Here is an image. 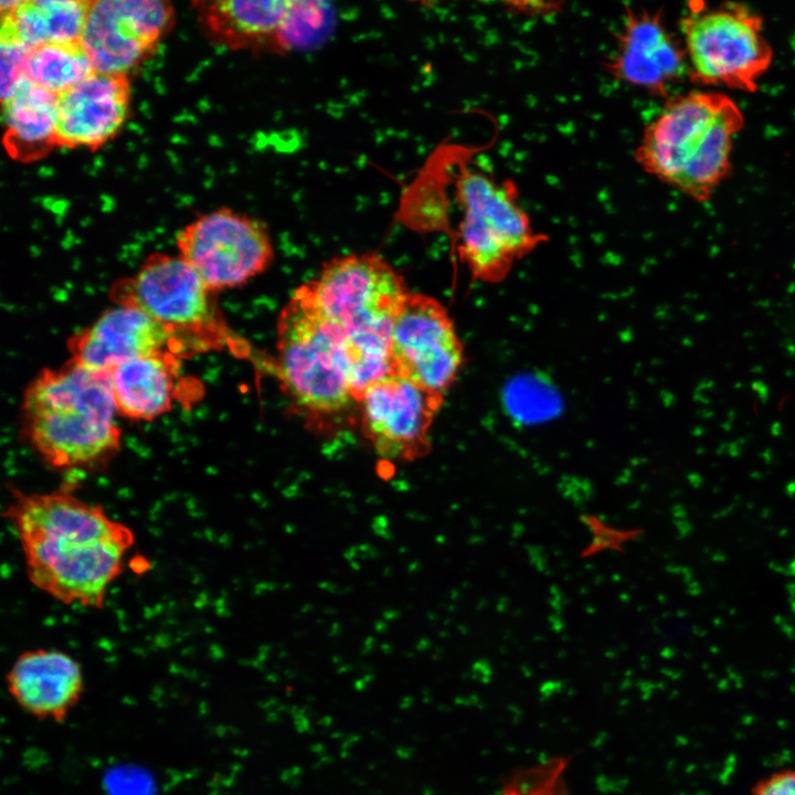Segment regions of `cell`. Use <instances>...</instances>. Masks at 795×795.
Listing matches in <instances>:
<instances>
[{"label": "cell", "instance_id": "7c38bea8", "mask_svg": "<svg viewBox=\"0 0 795 795\" xmlns=\"http://www.w3.org/2000/svg\"><path fill=\"white\" fill-rule=\"evenodd\" d=\"M174 19L168 1H89L81 44L95 72L127 75L155 52Z\"/></svg>", "mask_w": 795, "mask_h": 795}, {"label": "cell", "instance_id": "6da1fadb", "mask_svg": "<svg viewBox=\"0 0 795 795\" xmlns=\"http://www.w3.org/2000/svg\"><path fill=\"white\" fill-rule=\"evenodd\" d=\"M73 480L46 492L10 486L4 511L31 583L66 605L103 608L135 543L132 530L74 494Z\"/></svg>", "mask_w": 795, "mask_h": 795}, {"label": "cell", "instance_id": "277c9868", "mask_svg": "<svg viewBox=\"0 0 795 795\" xmlns=\"http://www.w3.org/2000/svg\"><path fill=\"white\" fill-rule=\"evenodd\" d=\"M307 285L347 339L352 377L368 383L388 374L392 326L410 293L395 269L373 252L342 255Z\"/></svg>", "mask_w": 795, "mask_h": 795}, {"label": "cell", "instance_id": "4316f807", "mask_svg": "<svg viewBox=\"0 0 795 795\" xmlns=\"http://www.w3.org/2000/svg\"><path fill=\"white\" fill-rule=\"evenodd\" d=\"M693 399H695V401H697V402L700 403V404H703V405L710 404V399H709L706 394H703L702 392L696 391V392H695V395H693Z\"/></svg>", "mask_w": 795, "mask_h": 795}, {"label": "cell", "instance_id": "ba28073f", "mask_svg": "<svg viewBox=\"0 0 795 795\" xmlns=\"http://www.w3.org/2000/svg\"><path fill=\"white\" fill-rule=\"evenodd\" d=\"M176 243L212 293L246 284L274 259L266 224L231 208L199 215L178 232Z\"/></svg>", "mask_w": 795, "mask_h": 795}, {"label": "cell", "instance_id": "83f0119b", "mask_svg": "<svg viewBox=\"0 0 795 795\" xmlns=\"http://www.w3.org/2000/svg\"><path fill=\"white\" fill-rule=\"evenodd\" d=\"M698 415L702 418H710L714 415V412L709 407H703L698 411Z\"/></svg>", "mask_w": 795, "mask_h": 795}, {"label": "cell", "instance_id": "7402d4cb", "mask_svg": "<svg viewBox=\"0 0 795 795\" xmlns=\"http://www.w3.org/2000/svg\"><path fill=\"white\" fill-rule=\"evenodd\" d=\"M31 51V49L20 42L1 39L0 88L2 103L9 99L19 85L28 78L26 72Z\"/></svg>", "mask_w": 795, "mask_h": 795}, {"label": "cell", "instance_id": "44dd1931", "mask_svg": "<svg viewBox=\"0 0 795 795\" xmlns=\"http://www.w3.org/2000/svg\"><path fill=\"white\" fill-rule=\"evenodd\" d=\"M94 72L80 41L50 43L32 50L26 76L38 86L61 95Z\"/></svg>", "mask_w": 795, "mask_h": 795}, {"label": "cell", "instance_id": "1f68e13d", "mask_svg": "<svg viewBox=\"0 0 795 795\" xmlns=\"http://www.w3.org/2000/svg\"><path fill=\"white\" fill-rule=\"evenodd\" d=\"M751 371H752L753 373H762V372L764 371V369H763L762 365L756 364V365H754V367L751 369Z\"/></svg>", "mask_w": 795, "mask_h": 795}, {"label": "cell", "instance_id": "484cf974", "mask_svg": "<svg viewBox=\"0 0 795 795\" xmlns=\"http://www.w3.org/2000/svg\"><path fill=\"white\" fill-rule=\"evenodd\" d=\"M782 347L789 357H795V343L788 339L782 341Z\"/></svg>", "mask_w": 795, "mask_h": 795}, {"label": "cell", "instance_id": "4fadbf2b", "mask_svg": "<svg viewBox=\"0 0 795 795\" xmlns=\"http://www.w3.org/2000/svg\"><path fill=\"white\" fill-rule=\"evenodd\" d=\"M444 395L396 374L371 383L359 402L362 431L379 456L415 459L430 451L428 432Z\"/></svg>", "mask_w": 795, "mask_h": 795}, {"label": "cell", "instance_id": "8992f818", "mask_svg": "<svg viewBox=\"0 0 795 795\" xmlns=\"http://www.w3.org/2000/svg\"><path fill=\"white\" fill-rule=\"evenodd\" d=\"M455 197L462 210L457 251L476 280L500 283L517 261L547 241L519 204L511 180L498 181L481 170L462 167Z\"/></svg>", "mask_w": 795, "mask_h": 795}, {"label": "cell", "instance_id": "9c48e42d", "mask_svg": "<svg viewBox=\"0 0 795 795\" xmlns=\"http://www.w3.org/2000/svg\"><path fill=\"white\" fill-rule=\"evenodd\" d=\"M113 294L118 305L141 310L180 341L211 344L210 337L221 329L212 292L179 255H149L132 277L115 284Z\"/></svg>", "mask_w": 795, "mask_h": 795}, {"label": "cell", "instance_id": "7a4b0ae2", "mask_svg": "<svg viewBox=\"0 0 795 795\" xmlns=\"http://www.w3.org/2000/svg\"><path fill=\"white\" fill-rule=\"evenodd\" d=\"M110 375L73 360L45 369L28 385L22 434L51 468L62 473L104 468L120 448Z\"/></svg>", "mask_w": 795, "mask_h": 795}, {"label": "cell", "instance_id": "52a82bcc", "mask_svg": "<svg viewBox=\"0 0 795 795\" xmlns=\"http://www.w3.org/2000/svg\"><path fill=\"white\" fill-rule=\"evenodd\" d=\"M680 33L689 78L698 85L754 93L773 62L763 19L743 3L690 2Z\"/></svg>", "mask_w": 795, "mask_h": 795}, {"label": "cell", "instance_id": "f546056e", "mask_svg": "<svg viewBox=\"0 0 795 795\" xmlns=\"http://www.w3.org/2000/svg\"><path fill=\"white\" fill-rule=\"evenodd\" d=\"M755 306L763 308V309H768L771 306V301L767 299L759 300L757 303H755Z\"/></svg>", "mask_w": 795, "mask_h": 795}, {"label": "cell", "instance_id": "836d02e7", "mask_svg": "<svg viewBox=\"0 0 795 795\" xmlns=\"http://www.w3.org/2000/svg\"><path fill=\"white\" fill-rule=\"evenodd\" d=\"M743 386H744V385H743L742 382H736V383H734V388L738 389V390L742 389Z\"/></svg>", "mask_w": 795, "mask_h": 795}, {"label": "cell", "instance_id": "ac0fdd59", "mask_svg": "<svg viewBox=\"0 0 795 795\" xmlns=\"http://www.w3.org/2000/svg\"><path fill=\"white\" fill-rule=\"evenodd\" d=\"M59 95L25 78L3 105V146L11 159L30 162L56 148Z\"/></svg>", "mask_w": 795, "mask_h": 795}, {"label": "cell", "instance_id": "5b68a950", "mask_svg": "<svg viewBox=\"0 0 795 795\" xmlns=\"http://www.w3.org/2000/svg\"><path fill=\"white\" fill-rule=\"evenodd\" d=\"M279 373L290 395L317 413L353 399L347 339L318 307L307 284L294 292L276 324Z\"/></svg>", "mask_w": 795, "mask_h": 795}, {"label": "cell", "instance_id": "5bb4252c", "mask_svg": "<svg viewBox=\"0 0 795 795\" xmlns=\"http://www.w3.org/2000/svg\"><path fill=\"white\" fill-rule=\"evenodd\" d=\"M605 70L619 83L668 98L689 67L681 40L668 30L661 10L625 7Z\"/></svg>", "mask_w": 795, "mask_h": 795}, {"label": "cell", "instance_id": "8fae6325", "mask_svg": "<svg viewBox=\"0 0 795 795\" xmlns=\"http://www.w3.org/2000/svg\"><path fill=\"white\" fill-rule=\"evenodd\" d=\"M393 374L444 395L455 382L464 348L446 308L434 297L409 293L391 331Z\"/></svg>", "mask_w": 795, "mask_h": 795}, {"label": "cell", "instance_id": "4dcf8cb0", "mask_svg": "<svg viewBox=\"0 0 795 795\" xmlns=\"http://www.w3.org/2000/svg\"><path fill=\"white\" fill-rule=\"evenodd\" d=\"M786 292H787L788 294H795V282H791V283L786 286Z\"/></svg>", "mask_w": 795, "mask_h": 795}, {"label": "cell", "instance_id": "30bf717a", "mask_svg": "<svg viewBox=\"0 0 795 795\" xmlns=\"http://www.w3.org/2000/svg\"><path fill=\"white\" fill-rule=\"evenodd\" d=\"M211 39L234 51L284 55L309 44L322 30V2L285 0H219L194 3Z\"/></svg>", "mask_w": 795, "mask_h": 795}, {"label": "cell", "instance_id": "d4e9b609", "mask_svg": "<svg viewBox=\"0 0 795 795\" xmlns=\"http://www.w3.org/2000/svg\"><path fill=\"white\" fill-rule=\"evenodd\" d=\"M716 386V383L711 379H703L699 382L696 391L703 392V391H711Z\"/></svg>", "mask_w": 795, "mask_h": 795}, {"label": "cell", "instance_id": "ffe728a7", "mask_svg": "<svg viewBox=\"0 0 795 795\" xmlns=\"http://www.w3.org/2000/svg\"><path fill=\"white\" fill-rule=\"evenodd\" d=\"M177 360L170 352L127 361L109 372L117 413L152 421L172 405Z\"/></svg>", "mask_w": 795, "mask_h": 795}, {"label": "cell", "instance_id": "cb8c5ba5", "mask_svg": "<svg viewBox=\"0 0 795 795\" xmlns=\"http://www.w3.org/2000/svg\"><path fill=\"white\" fill-rule=\"evenodd\" d=\"M751 386L753 391L757 394L760 401L762 403H766L768 401V386L765 382L762 380H756L751 383Z\"/></svg>", "mask_w": 795, "mask_h": 795}, {"label": "cell", "instance_id": "e575fe53", "mask_svg": "<svg viewBox=\"0 0 795 795\" xmlns=\"http://www.w3.org/2000/svg\"><path fill=\"white\" fill-rule=\"evenodd\" d=\"M794 268H795V264H794Z\"/></svg>", "mask_w": 795, "mask_h": 795}, {"label": "cell", "instance_id": "9a60e30c", "mask_svg": "<svg viewBox=\"0 0 795 795\" xmlns=\"http://www.w3.org/2000/svg\"><path fill=\"white\" fill-rule=\"evenodd\" d=\"M130 98L127 75L99 72L59 95L56 148H100L121 129Z\"/></svg>", "mask_w": 795, "mask_h": 795}, {"label": "cell", "instance_id": "d6a6232c", "mask_svg": "<svg viewBox=\"0 0 795 795\" xmlns=\"http://www.w3.org/2000/svg\"><path fill=\"white\" fill-rule=\"evenodd\" d=\"M727 415L729 416V418H734L735 415H736L735 410L730 409V410L728 411V414H727Z\"/></svg>", "mask_w": 795, "mask_h": 795}, {"label": "cell", "instance_id": "603a6c76", "mask_svg": "<svg viewBox=\"0 0 795 795\" xmlns=\"http://www.w3.org/2000/svg\"><path fill=\"white\" fill-rule=\"evenodd\" d=\"M749 795H795V766L762 777L753 785Z\"/></svg>", "mask_w": 795, "mask_h": 795}, {"label": "cell", "instance_id": "e0dca14e", "mask_svg": "<svg viewBox=\"0 0 795 795\" xmlns=\"http://www.w3.org/2000/svg\"><path fill=\"white\" fill-rule=\"evenodd\" d=\"M4 682L21 710L38 720L55 723L67 719L85 690L81 664L67 653L51 648L21 653Z\"/></svg>", "mask_w": 795, "mask_h": 795}, {"label": "cell", "instance_id": "2e32d148", "mask_svg": "<svg viewBox=\"0 0 795 795\" xmlns=\"http://www.w3.org/2000/svg\"><path fill=\"white\" fill-rule=\"evenodd\" d=\"M182 344L165 326L134 307L118 305L104 311L70 341L71 360L98 372L141 357L169 352Z\"/></svg>", "mask_w": 795, "mask_h": 795}, {"label": "cell", "instance_id": "f1b7e54d", "mask_svg": "<svg viewBox=\"0 0 795 795\" xmlns=\"http://www.w3.org/2000/svg\"><path fill=\"white\" fill-rule=\"evenodd\" d=\"M708 317H709V315H708L706 311H699V312L695 316V320H696L697 322H703V321H706V320L708 319Z\"/></svg>", "mask_w": 795, "mask_h": 795}, {"label": "cell", "instance_id": "d6986e66", "mask_svg": "<svg viewBox=\"0 0 795 795\" xmlns=\"http://www.w3.org/2000/svg\"><path fill=\"white\" fill-rule=\"evenodd\" d=\"M89 1H1V39L31 50L50 43L80 42Z\"/></svg>", "mask_w": 795, "mask_h": 795}, {"label": "cell", "instance_id": "3957f363", "mask_svg": "<svg viewBox=\"0 0 795 795\" xmlns=\"http://www.w3.org/2000/svg\"><path fill=\"white\" fill-rule=\"evenodd\" d=\"M743 126L741 108L724 93L672 94L646 125L635 159L662 183L707 202L732 170L733 142Z\"/></svg>", "mask_w": 795, "mask_h": 795}]
</instances>
